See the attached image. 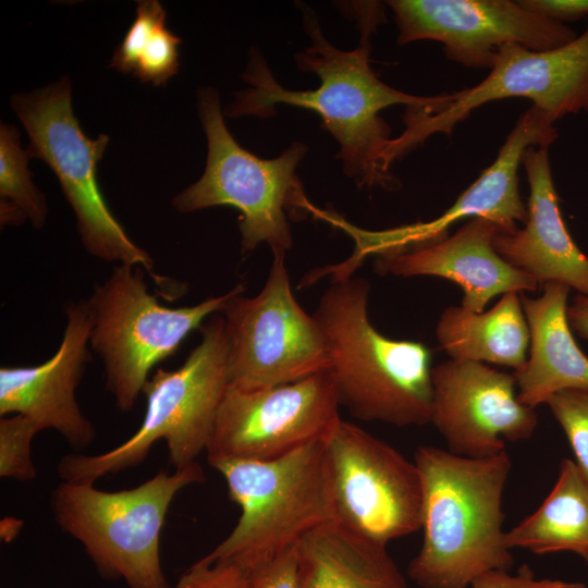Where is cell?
Returning a JSON list of instances; mask_svg holds the SVG:
<instances>
[{"instance_id": "cell-27", "label": "cell", "mask_w": 588, "mask_h": 588, "mask_svg": "<svg viewBox=\"0 0 588 588\" xmlns=\"http://www.w3.org/2000/svg\"><path fill=\"white\" fill-rule=\"evenodd\" d=\"M546 404L562 427L574 462L588 481V385L561 390Z\"/></svg>"}, {"instance_id": "cell-30", "label": "cell", "mask_w": 588, "mask_h": 588, "mask_svg": "<svg viewBox=\"0 0 588 588\" xmlns=\"http://www.w3.org/2000/svg\"><path fill=\"white\" fill-rule=\"evenodd\" d=\"M470 588H587L580 581L537 578L534 571L523 564L515 574L510 571H491L475 578Z\"/></svg>"}, {"instance_id": "cell-2", "label": "cell", "mask_w": 588, "mask_h": 588, "mask_svg": "<svg viewBox=\"0 0 588 588\" xmlns=\"http://www.w3.org/2000/svg\"><path fill=\"white\" fill-rule=\"evenodd\" d=\"M422 485V544L407 566L420 588H470L478 576L514 564L502 528L511 470L506 451L470 458L421 445L414 453Z\"/></svg>"}, {"instance_id": "cell-1", "label": "cell", "mask_w": 588, "mask_h": 588, "mask_svg": "<svg viewBox=\"0 0 588 588\" xmlns=\"http://www.w3.org/2000/svg\"><path fill=\"white\" fill-rule=\"evenodd\" d=\"M297 7L303 13V27L311 45L297 52L294 59L302 71L317 74L319 87L305 91L282 87L259 50L253 48L242 74L249 87L235 93V100L223 114L228 118H269L275 114L274 108L279 103L314 110L321 117L322 126L340 144L336 157L342 160L345 174L358 187L399 188V180L384 163L392 137L380 111L394 105L437 110L443 106L446 93L438 96L409 95L384 84L372 71L369 63L371 35L385 20L383 5L379 2L353 5L360 39L358 46L350 51L335 48L326 39L311 8L301 2Z\"/></svg>"}, {"instance_id": "cell-29", "label": "cell", "mask_w": 588, "mask_h": 588, "mask_svg": "<svg viewBox=\"0 0 588 588\" xmlns=\"http://www.w3.org/2000/svg\"><path fill=\"white\" fill-rule=\"evenodd\" d=\"M299 543L252 568L250 588H299Z\"/></svg>"}, {"instance_id": "cell-31", "label": "cell", "mask_w": 588, "mask_h": 588, "mask_svg": "<svg viewBox=\"0 0 588 588\" xmlns=\"http://www.w3.org/2000/svg\"><path fill=\"white\" fill-rule=\"evenodd\" d=\"M520 3L562 23L588 15V0H523Z\"/></svg>"}, {"instance_id": "cell-12", "label": "cell", "mask_w": 588, "mask_h": 588, "mask_svg": "<svg viewBox=\"0 0 588 588\" xmlns=\"http://www.w3.org/2000/svg\"><path fill=\"white\" fill-rule=\"evenodd\" d=\"M324 444L342 526L385 547L421 529L422 485L414 461L342 419Z\"/></svg>"}, {"instance_id": "cell-25", "label": "cell", "mask_w": 588, "mask_h": 588, "mask_svg": "<svg viewBox=\"0 0 588 588\" xmlns=\"http://www.w3.org/2000/svg\"><path fill=\"white\" fill-rule=\"evenodd\" d=\"M27 149L21 147L14 125L0 126V218L1 224H17L29 220L35 228L46 222L48 207L42 193L33 182Z\"/></svg>"}, {"instance_id": "cell-16", "label": "cell", "mask_w": 588, "mask_h": 588, "mask_svg": "<svg viewBox=\"0 0 588 588\" xmlns=\"http://www.w3.org/2000/svg\"><path fill=\"white\" fill-rule=\"evenodd\" d=\"M553 121L532 106L517 120L497 159L437 219L368 234L367 246L380 257L399 255L448 237L457 221L486 218L502 233H513L527 220V205L518 189V168L527 148L550 146L558 137Z\"/></svg>"}, {"instance_id": "cell-17", "label": "cell", "mask_w": 588, "mask_h": 588, "mask_svg": "<svg viewBox=\"0 0 588 588\" xmlns=\"http://www.w3.org/2000/svg\"><path fill=\"white\" fill-rule=\"evenodd\" d=\"M58 351L37 366L1 367L0 416L23 415L40 430L58 431L75 451L93 444L95 428L83 415L76 389L90 359L91 319L87 301L69 302Z\"/></svg>"}, {"instance_id": "cell-32", "label": "cell", "mask_w": 588, "mask_h": 588, "mask_svg": "<svg viewBox=\"0 0 588 588\" xmlns=\"http://www.w3.org/2000/svg\"><path fill=\"white\" fill-rule=\"evenodd\" d=\"M567 318L572 330L588 340V296L576 294L567 307Z\"/></svg>"}, {"instance_id": "cell-24", "label": "cell", "mask_w": 588, "mask_h": 588, "mask_svg": "<svg viewBox=\"0 0 588 588\" xmlns=\"http://www.w3.org/2000/svg\"><path fill=\"white\" fill-rule=\"evenodd\" d=\"M181 41L166 27V11L159 1H137L136 17L109 66L133 74L142 83L164 85L179 72Z\"/></svg>"}, {"instance_id": "cell-19", "label": "cell", "mask_w": 588, "mask_h": 588, "mask_svg": "<svg viewBox=\"0 0 588 588\" xmlns=\"http://www.w3.org/2000/svg\"><path fill=\"white\" fill-rule=\"evenodd\" d=\"M550 146H531L522 158L529 185L527 220L513 233H498L497 253L538 284L560 282L588 296V257L563 221L549 160Z\"/></svg>"}, {"instance_id": "cell-22", "label": "cell", "mask_w": 588, "mask_h": 588, "mask_svg": "<svg viewBox=\"0 0 588 588\" xmlns=\"http://www.w3.org/2000/svg\"><path fill=\"white\" fill-rule=\"evenodd\" d=\"M436 335L451 359L489 363L520 369L526 360L529 329L516 292L503 294L489 310L474 313L462 306L445 308Z\"/></svg>"}, {"instance_id": "cell-28", "label": "cell", "mask_w": 588, "mask_h": 588, "mask_svg": "<svg viewBox=\"0 0 588 588\" xmlns=\"http://www.w3.org/2000/svg\"><path fill=\"white\" fill-rule=\"evenodd\" d=\"M174 588H250V572L232 561L194 563Z\"/></svg>"}, {"instance_id": "cell-4", "label": "cell", "mask_w": 588, "mask_h": 588, "mask_svg": "<svg viewBox=\"0 0 588 588\" xmlns=\"http://www.w3.org/2000/svg\"><path fill=\"white\" fill-rule=\"evenodd\" d=\"M199 330L200 342L181 367L159 368L145 383L147 405L137 431L110 451L65 455L57 465L62 481L94 485L108 474L137 466L161 439L174 469L196 462L207 450L229 385V338L222 314L209 317Z\"/></svg>"}, {"instance_id": "cell-26", "label": "cell", "mask_w": 588, "mask_h": 588, "mask_svg": "<svg viewBox=\"0 0 588 588\" xmlns=\"http://www.w3.org/2000/svg\"><path fill=\"white\" fill-rule=\"evenodd\" d=\"M40 428L29 418L14 414L0 419V477L28 481L36 477L32 441Z\"/></svg>"}, {"instance_id": "cell-5", "label": "cell", "mask_w": 588, "mask_h": 588, "mask_svg": "<svg viewBox=\"0 0 588 588\" xmlns=\"http://www.w3.org/2000/svg\"><path fill=\"white\" fill-rule=\"evenodd\" d=\"M324 441L270 461L211 464L241 515L230 535L197 562L232 561L250 571L338 522Z\"/></svg>"}, {"instance_id": "cell-23", "label": "cell", "mask_w": 588, "mask_h": 588, "mask_svg": "<svg viewBox=\"0 0 588 588\" xmlns=\"http://www.w3.org/2000/svg\"><path fill=\"white\" fill-rule=\"evenodd\" d=\"M504 540L511 550L567 551L588 558V481L574 461L562 460L550 493L531 515L505 531Z\"/></svg>"}, {"instance_id": "cell-21", "label": "cell", "mask_w": 588, "mask_h": 588, "mask_svg": "<svg viewBox=\"0 0 588 588\" xmlns=\"http://www.w3.org/2000/svg\"><path fill=\"white\" fill-rule=\"evenodd\" d=\"M299 588L408 587L385 546L334 522L316 528L301 541Z\"/></svg>"}, {"instance_id": "cell-20", "label": "cell", "mask_w": 588, "mask_h": 588, "mask_svg": "<svg viewBox=\"0 0 588 588\" xmlns=\"http://www.w3.org/2000/svg\"><path fill=\"white\" fill-rule=\"evenodd\" d=\"M571 287L542 285L539 297H522L529 329V358L514 371L518 400L532 408L556 392L588 385V356L578 347L567 318Z\"/></svg>"}, {"instance_id": "cell-10", "label": "cell", "mask_w": 588, "mask_h": 588, "mask_svg": "<svg viewBox=\"0 0 588 588\" xmlns=\"http://www.w3.org/2000/svg\"><path fill=\"white\" fill-rule=\"evenodd\" d=\"M522 97L532 101L553 122L566 115L588 112V25L567 45L535 51L510 44L502 47L489 74L477 85L446 94L437 110L406 108L402 134L392 138L385 156L391 164L431 135H451L457 123L485 103Z\"/></svg>"}, {"instance_id": "cell-8", "label": "cell", "mask_w": 588, "mask_h": 588, "mask_svg": "<svg viewBox=\"0 0 588 588\" xmlns=\"http://www.w3.org/2000/svg\"><path fill=\"white\" fill-rule=\"evenodd\" d=\"M241 292L243 284L197 305L171 308L149 293L139 267L115 266L111 275L95 286L87 305L89 344L103 360L106 388L118 409L131 411L151 369Z\"/></svg>"}, {"instance_id": "cell-11", "label": "cell", "mask_w": 588, "mask_h": 588, "mask_svg": "<svg viewBox=\"0 0 588 588\" xmlns=\"http://www.w3.org/2000/svg\"><path fill=\"white\" fill-rule=\"evenodd\" d=\"M273 259L262 290L234 295L224 310L229 385L260 390L293 383L330 368L323 333L291 290L285 253Z\"/></svg>"}, {"instance_id": "cell-7", "label": "cell", "mask_w": 588, "mask_h": 588, "mask_svg": "<svg viewBox=\"0 0 588 588\" xmlns=\"http://www.w3.org/2000/svg\"><path fill=\"white\" fill-rule=\"evenodd\" d=\"M205 479L194 462L114 492L62 481L50 506L58 526L82 543L100 575L123 579L128 588H171L160 560L166 516L182 489Z\"/></svg>"}, {"instance_id": "cell-33", "label": "cell", "mask_w": 588, "mask_h": 588, "mask_svg": "<svg viewBox=\"0 0 588 588\" xmlns=\"http://www.w3.org/2000/svg\"><path fill=\"white\" fill-rule=\"evenodd\" d=\"M584 560L586 561V563H587V565H588V558H586V559H584Z\"/></svg>"}, {"instance_id": "cell-9", "label": "cell", "mask_w": 588, "mask_h": 588, "mask_svg": "<svg viewBox=\"0 0 588 588\" xmlns=\"http://www.w3.org/2000/svg\"><path fill=\"white\" fill-rule=\"evenodd\" d=\"M11 106L24 125L32 158L54 172L72 207L85 249L98 259L143 267L154 275L151 257L137 246L110 211L97 182V164L109 136L89 138L73 112L66 76L29 93H16Z\"/></svg>"}, {"instance_id": "cell-18", "label": "cell", "mask_w": 588, "mask_h": 588, "mask_svg": "<svg viewBox=\"0 0 588 588\" xmlns=\"http://www.w3.org/2000/svg\"><path fill=\"white\" fill-rule=\"evenodd\" d=\"M500 228L486 218H473L452 236L399 255L380 257L378 268L396 277L431 275L457 284L464 295L462 307L485 311L497 295L536 291L538 282L513 267L494 249Z\"/></svg>"}, {"instance_id": "cell-3", "label": "cell", "mask_w": 588, "mask_h": 588, "mask_svg": "<svg viewBox=\"0 0 588 588\" xmlns=\"http://www.w3.org/2000/svg\"><path fill=\"white\" fill-rule=\"evenodd\" d=\"M350 273L333 278L313 314L328 346L340 405L365 421L429 424V348L381 334L368 318V281Z\"/></svg>"}, {"instance_id": "cell-15", "label": "cell", "mask_w": 588, "mask_h": 588, "mask_svg": "<svg viewBox=\"0 0 588 588\" xmlns=\"http://www.w3.org/2000/svg\"><path fill=\"white\" fill-rule=\"evenodd\" d=\"M431 419L448 451L483 458L505 451V441L529 439L535 408L517 397L514 373L483 363L449 359L431 369Z\"/></svg>"}, {"instance_id": "cell-13", "label": "cell", "mask_w": 588, "mask_h": 588, "mask_svg": "<svg viewBox=\"0 0 588 588\" xmlns=\"http://www.w3.org/2000/svg\"><path fill=\"white\" fill-rule=\"evenodd\" d=\"M340 406L330 368L268 389L228 385L207 461H270L326 440L341 420Z\"/></svg>"}, {"instance_id": "cell-14", "label": "cell", "mask_w": 588, "mask_h": 588, "mask_svg": "<svg viewBox=\"0 0 588 588\" xmlns=\"http://www.w3.org/2000/svg\"><path fill=\"white\" fill-rule=\"evenodd\" d=\"M397 44L434 40L448 59L464 66L491 69L500 49L515 44L535 51L563 47L577 35L512 0H391Z\"/></svg>"}, {"instance_id": "cell-6", "label": "cell", "mask_w": 588, "mask_h": 588, "mask_svg": "<svg viewBox=\"0 0 588 588\" xmlns=\"http://www.w3.org/2000/svg\"><path fill=\"white\" fill-rule=\"evenodd\" d=\"M197 109L208 145L205 171L172 199V206L182 213L216 206L234 207L241 213L243 254L261 243L268 244L272 253H286L293 245L287 217L301 221L310 213V204L296 174L308 147L295 142L277 158L261 159L240 146L229 132L216 89L198 90Z\"/></svg>"}]
</instances>
